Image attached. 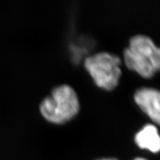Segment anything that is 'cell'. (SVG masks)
Here are the masks:
<instances>
[{
    "label": "cell",
    "instance_id": "1",
    "mask_svg": "<svg viewBox=\"0 0 160 160\" xmlns=\"http://www.w3.org/2000/svg\"><path fill=\"white\" fill-rule=\"evenodd\" d=\"M124 59L130 70L150 78L159 70L160 50L149 37L137 34L130 39L124 51Z\"/></svg>",
    "mask_w": 160,
    "mask_h": 160
},
{
    "label": "cell",
    "instance_id": "2",
    "mask_svg": "<svg viewBox=\"0 0 160 160\" xmlns=\"http://www.w3.org/2000/svg\"><path fill=\"white\" fill-rule=\"evenodd\" d=\"M79 109V102L74 89L68 85L53 88L50 96L40 104L42 115L48 121L62 124L72 119Z\"/></svg>",
    "mask_w": 160,
    "mask_h": 160
},
{
    "label": "cell",
    "instance_id": "3",
    "mask_svg": "<svg viewBox=\"0 0 160 160\" xmlns=\"http://www.w3.org/2000/svg\"><path fill=\"white\" fill-rule=\"evenodd\" d=\"M84 65L99 88L112 90L119 83L122 70L121 60L117 56L99 52L86 58Z\"/></svg>",
    "mask_w": 160,
    "mask_h": 160
},
{
    "label": "cell",
    "instance_id": "4",
    "mask_svg": "<svg viewBox=\"0 0 160 160\" xmlns=\"http://www.w3.org/2000/svg\"><path fill=\"white\" fill-rule=\"evenodd\" d=\"M134 100L144 113L153 122L160 123V93L153 88L143 87L134 93Z\"/></svg>",
    "mask_w": 160,
    "mask_h": 160
},
{
    "label": "cell",
    "instance_id": "5",
    "mask_svg": "<svg viewBox=\"0 0 160 160\" xmlns=\"http://www.w3.org/2000/svg\"><path fill=\"white\" fill-rule=\"evenodd\" d=\"M135 142L140 148L157 153L160 148V138L157 126L147 124L135 136Z\"/></svg>",
    "mask_w": 160,
    "mask_h": 160
},
{
    "label": "cell",
    "instance_id": "6",
    "mask_svg": "<svg viewBox=\"0 0 160 160\" xmlns=\"http://www.w3.org/2000/svg\"><path fill=\"white\" fill-rule=\"evenodd\" d=\"M97 160H118V159H115V158H103V159H99Z\"/></svg>",
    "mask_w": 160,
    "mask_h": 160
},
{
    "label": "cell",
    "instance_id": "7",
    "mask_svg": "<svg viewBox=\"0 0 160 160\" xmlns=\"http://www.w3.org/2000/svg\"><path fill=\"white\" fill-rule=\"evenodd\" d=\"M133 160H147V159H144V158H142V157H137V158H136V159H134Z\"/></svg>",
    "mask_w": 160,
    "mask_h": 160
}]
</instances>
